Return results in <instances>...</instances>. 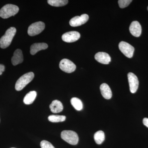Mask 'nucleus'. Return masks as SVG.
<instances>
[{"label": "nucleus", "instance_id": "9b49d317", "mask_svg": "<svg viewBox=\"0 0 148 148\" xmlns=\"http://www.w3.org/2000/svg\"><path fill=\"white\" fill-rule=\"evenodd\" d=\"M129 30L132 36L136 37H139L142 33V27L138 21H133L130 24Z\"/></svg>", "mask_w": 148, "mask_h": 148}, {"label": "nucleus", "instance_id": "4468645a", "mask_svg": "<svg viewBox=\"0 0 148 148\" xmlns=\"http://www.w3.org/2000/svg\"><path fill=\"white\" fill-rule=\"evenodd\" d=\"M48 48L47 44L45 43H37L34 44L30 48V53L32 55H35L40 51L45 50Z\"/></svg>", "mask_w": 148, "mask_h": 148}, {"label": "nucleus", "instance_id": "aec40b11", "mask_svg": "<svg viewBox=\"0 0 148 148\" xmlns=\"http://www.w3.org/2000/svg\"><path fill=\"white\" fill-rule=\"evenodd\" d=\"M49 4L54 7H61L66 5L69 2L68 0H48Z\"/></svg>", "mask_w": 148, "mask_h": 148}, {"label": "nucleus", "instance_id": "393cba45", "mask_svg": "<svg viewBox=\"0 0 148 148\" xmlns=\"http://www.w3.org/2000/svg\"><path fill=\"white\" fill-rule=\"evenodd\" d=\"M143 123L144 125H145L146 127L148 128V118H145L143 120Z\"/></svg>", "mask_w": 148, "mask_h": 148}, {"label": "nucleus", "instance_id": "7ed1b4c3", "mask_svg": "<svg viewBox=\"0 0 148 148\" xmlns=\"http://www.w3.org/2000/svg\"><path fill=\"white\" fill-rule=\"evenodd\" d=\"M19 8L17 6L12 4H7L0 10V17L7 18L14 16L18 13Z\"/></svg>", "mask_w": 148, "mask_h": 148}, {"label": "nucleus", "instance_id": "f8f14e48", "mask_svg": "<svg viewBox=\"0 0 148 148\" xmlns=\"http://www.w3.org/2000/svg\"><path fill=\"white\" fill-rule=\"evenodd\" d=\"M95 58L98 62L103 64H108L111 61L110 56L106 52H98L95 54Z\"/></svg>", "mask_w": 148, "mask_h": 148}, {"label": "nucleus", "instance_id": "b1692460", "mask_svg": "<svg viewBox=\"0 0 148 148\" xmlns=\"http://www.w3.org/2000/svg\"><path fill=\"white\" fill-rule=\"evenodd\" d=\"M5 66L2 64H0V75L2 74L3 72L5 71Z\"/></svg>", "mask_w": 148, "mask_h": 148}, {"label": "nucleus", "instance_id": "9d476101", "mask_svg": "<svg viewBox=\"0 0 148 148\" xmlns=\"http://www.w3.org/2000/svg\"><path fill=\"white\" fill-rule=\"evenodd\" d=\"M80 34L79 32L73 31L67 32L62 36V39L66 42H73L79 39Z\"/></svg>", "mask_w": 148, "mask_h": 148}, {"label": "nucleus", "instance_id": "20e7f679", "mask_svg": "<svg viewBox=\"0 0 148 148\" xmlns=\"http://www.w3.org/2000/svg\"><path fill=\"white\" fill-rule=\"evenodd\" d=\"M61 138L70 145H76L79 141V137L76 132L72 130H64L61 133Z\"/></svg>", "mask_w": 148, "mask_h": 148}, {"label": "nucleus", "instance_id": "f257e3e1", "mask_svg": "<svg viewBox=\"0 0 148 148\" xmlns=\"http://www.w3.org/2000/svg\"><path fill=\"white\" fill-rule=\"evenodd\" d=\"M14 27H10L7 30L5 34L0 39V47L5 49L9 46L16 33Z\"/></svg>", "mask_w": 148, "mask_h": 148}, {"label": "nucleus", "instance_id": "39448f33", "mask_svg": "<svg viewBox=\"0 0 148 148\" xmlns=\"http://www.w3.org/2000/svg\"><path fill=\"white\" fill-rule=\"evenodd\" d=\"M45 24L42 21H38L31 24L28 30V34L34 36L40 34L44 30Z\"/></svg>", "mask_w": 148, "mask_h": 148}, {"label": "nucleus", "instance_id": "6ab92c4d", "mask_svg": "<svg viewBox=\"0 0 148 148\" xmlns=\"http://www.w3.org/2000/svg\"><path fill=\"white\" fill-rule=\"evenodd\" d=\"M71 102L72 106L77 110L80 111L82 110L83 107L82 102L79 98L75 97L71 99Z\"/></svg>", "mask_w": 148, "mask_h": 148}, {"label": "nucleus", "instance_id": "4be33fe9", "mask_svg": "<svg viewBox=\"0 0 148 148\" xmlns=\"http://www.w3.org/2000/svg\"><path fill=\"white\" fill-rule=\"evenodd\" d=\"M132 2L131 0H119L118 3L120 8H123L128 6Z\"/></svg>", "mask_w": 148, "mask_h": 148}, {"label": "nucleus", "instance_id": "a878e982", "mask_svg": "<svg viewBox=\"0 0 148 148\" xmlns=\"http://www.w3.org/2000/svg\"><path fill=\"white\" fill-rule=\"evenodd\" d=\"M147 10H148V7H147Z\"/></svg>", "mask_w": 148, "mask_h": 148}, {"label": "nucleus", "instance_id": "f3484780", "mask_svg": "<svg viewBox=\"0 0 148 148\" xmlns=\"http://www.w3.org/2000/svg\"><path fill=\"white\" fill-rule=\"evenodd\" d=\"M37 96L36 91H30L25 95L24 99V103L26 105H30L35 101Z\"/></svg>", "mask_w": 148, "mask_h": 148}, {"label": "nucleus", "instance_id": "423d86ee", "mask_svg": "<svg viewBox=\"0 0 148 148\" xmlns=\"http://www.w3.org/2000/svg\"><path fill=\"white\" fill-rule=\"evenodd\" d=\"M119 47L122 53L127 58H131L133 56L135 48L128 43L124 41L121 42Z\"/></svg>", "mask_w": 148, "mask_h": 148}, {"label": "nucleus", "instance_id": "412c9836", "mask_svg": "<svg viewBox=\"0 0 148 148\" xmlns=\"http://www.w3.org/2000/svg\"><path fill=\"white\" fill-rule=\"evenodd\" d=\"M66 119V116L63 115H51L48 117V120L49 121L53 123L60 122L65 121Z\"/></svg>", "mask_w": 148, "mask_h": 148}, {"label": "nucleus", "instance_id": "bb28decb", "mask_svg": "<svg viewBox=\"0 0 148 148\" xmlns=\"http://www.w3.org/2000/svg\"></svg>", "mask_w": 148, "mask_h": 148}, {"label": "nucleus", "instance_id": "f03ea898", "mask_svg": "<svg viewBox=\"0 0 148 148\" xmlns=\"http://www.w3.org/2000/svg\"><path fill=\"white\" fill-rule=\"evenodd\" d=\"M34 74L33 72H29L24 74L20 77L16 83L15 89L17 91H20L23 89L28 84L34 79Z\"/></svg>", "mask_w": 148, "mask_h": 148}, {"label": "nucleus", "instance_id": "ddd939ff", "mask_svg": "<svg viewBox=\"0 0 148 148\" xmlns=\"http://www.w3.org/2000/svg\"><path fill=\"white\" fill-rule=\"evenodd\" d=\"M12 63L14 66L21 64L23 61V55L21 49H17L14 53L11 59Z\"/></svg>", "mask_w": 148, "mask_h": 148}, {"label": "nucleus", "instance_id": "0eeeda50", "mask_svg": "<svg viewBox=\"0 0 148 148\" xmlns=\"http://www.w3.org/2000/svg\"><path fill=\"white\" fill-rule=\"evenodd\" d=\"M59 67L62 71L69 73L75 71L76 69V65L72 61L66 58L60 61Z\"/></svg>", "mask_w": 148, "mask_h": 148}, {"label": "nucleus", "instance_id": "1a4fd4ad", "mask_svg": "<svg viewBox=\"0 0 148 148\" xmlns=\"http://www.w3.org/2000/svg\"><path fill=\"white\" fill-rule=\"evenodd\" d=\"M89 16L87 14H83L80 16H76L71 19L69 24L71 27H77L86 23L88 20Z\"/></svg>", "mask_w": 148, "mask_h": 148}, {"label": "nucleus", "instance_id": "6e6552de", "mask_svg": "<svg viewBox=\"0 0 148 148\" xmlns=\"http://www.w3.org/2000/svg\"><path fill=\"white\" fill-rule=\"evenodd\" d=\"M130 90L132 93L136 92L139 86V81L137 76L132 73L127 74Z\"/></svg>", "mask_w": 148, "mask_h": 148}, {"label": "nucleus", "instance_id": "dca6fc26", "mask_svg": "<svg viewBox=\"0 0 148 148\" xmlns=\"http://www.w3.org/2000/svg\"><path fill=\"white\" fill-rule=\"evenodd\" d=\"M49 108L51 112L53 113H58L61 112L64 109L63 104L58 100H54L49 106Z\"/></svg>", "mask_w": 148, "mask_h": 148}, {"label": "nucleus", "instance_id": "a211bd4d", "mask_svg": "<svg viewBox=\"0 0 148 148\" xmlns=\"http://www.w3.org/2000/svg\"><path fill=\"white\" fill-rule=\"evenodd\" d=\"M94 139L96 144L101 145L105 140V133L102 130L97 131L94 134Z\"/></svg>", "mask_w": 148, "mask_h": 148}, {"label": "nucleus", "instance_id": "2eb2a0df", "mask_svg": "<svg viewBox=\"0 0 148 148\" xmlns=\"http://www.w3.org/2000/svg\"><path fill=\"white\" fill-rule=\"evenodd\" d=\"M101 94L106 99H111L112 97V92L110 86L107 84H102L100 86Z\"/></svg>", "mask_w": 148, "mask_h": 148}, {"label": "nucleus", "instance_id": "5701e85b", "mask_svg": "<svg viewBox=\"0 0 148 148\" xmlns=\"http://www.w3.org/2000/svg\"><path fill=\"white\" fill-rule=\"evenodd\" d=\"M40 147L41 148H55L51 143L46 140H42L41 142Z\"/></svg>", "mask_w": 148, "mask_h": 148}]
</instances>
